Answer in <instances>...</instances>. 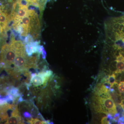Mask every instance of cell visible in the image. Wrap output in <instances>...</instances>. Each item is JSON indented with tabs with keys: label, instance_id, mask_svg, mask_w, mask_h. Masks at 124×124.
I'll use <instances>...</instances> for the list:
<instances>
[{
	"label": "cell",
	"instance_id": "cell-1",
	"mask_svg": "<svg viewBox=\"0 0 124 124\" xmlns=\"http://www.w3.org/2000/svg\"><path fill=\"white\" fill-rule=\"evenodd\" d=\"M0 50V67L4 69L11 67L16 56L15 49L11 45L6 44Z\"/></svg>",
	"mask_w": 124,
	"mask_h": 124
},
{
	"label": "cell",
	"instance_id": "cell-2",
	"mask_svg": "<svg viewBox=\"0 0 124 124\" xmlns=\"http://www.w3.org/2000/svg\"><path fill=\"white\" fill-rule=\"evenodd\" d=\"M97 102V112L114 115L117 113L116 106L111 97L102 98L94 95Z\"/></svg>",
	"mask_w": 124,
	"mask_h": 124
},
{
	"label": "cell",
	"instance_id": "cell-3",
	"mask_svg": "<svg viewBox=\"0 0 124 124\" xmlns=\"http://www.w3.org/2000/svg\"><path fill=\"white\" fill-rule=\"evenodd\" d=\"M24 123L17 104L12 111L10 117H9L5 124H24Z\"/></svg>",
	"mask_w": 124,
	"mask_h": 124
},
{
	"label": "cell",
	"instance_id": "cell-4",
	"mask_svg": "<svg viewBox=\"0 0 124 124\" xmlns=\"http://www.w3.org/2000/svg\"><path fill=\"white\" fill-rule=\"evenodd\" d=\"M28 10L27 7H20L18 10L17 12L14 15H11L12 17L15 15H17L20 18L22 19L25 16H29L28 15Z\"/></svg>",
	"mask_w": 124,
	"mask_h": 124
},
{
	"label": "cell",
	"instance_id": "cell-5",
	"mask_svg": "<svg viewBox=\"0 0 124 124\" xmlns=\"http://www.w3.org/2000/svg\"><path fill=\"white\" fill-rule=\"evenodd\" d=\"M116 70L114 73H122V72L124 71V61H116Z\"/></svg>",
	"mask_w": 124,
	"mask_h": 124
},
{
	"label": "cell",
	"instance_id": "cell-6",
	"mask_svg": "<svg viewBox=\"0 0 124 124\" xmlns=\"http://www.w3.org/2000/svg\"><path fill=\"white\" fill-rule=\"evenodd\" d=\"M28 123L30 124H47V121H41L37 118H31L27 121Z\"/></svg>",
	"mask_w": 124,
	"mask_h": 124
},
{
	"label": "cell",
	"instance_id": "cell-7",
	"mask_svg": "<svg viewBox=\"0 0 124 124\" xmlns=\"http://www.w3.org/2000/svg\"><path fill=\"white\" fill-rule=\"evenodd\" d=\"M8 4L7 0H0V16L1 15V10L6 9ZM1 27L0 26V31Z\"/></svg>",
	"mask_w": 124,
	"mask_h": 124
},
{
	"label": "cell",
	"instance_id": "cell-8",
	"mask_svg": "<svg viewBox=\"0 0 124 124\" xmlns=\"http://www.w3.org/2000/svg\"><path fill=\"white\" fill-rule=\"evenodd\" d=\"M108 81L110 84L111 87H112L113 85L116 83L115 74L113 73V74L108 76Z\"/></svg>",
	"mask_w": 124,
	"mask_h": 124
},
{
	"label": "cell",
	"instance_id": "cell-9",
	"mask_svg": "<svg viewBox=\"0 0 124 124\" xmlns=\"http://www.w3.org/2000/svg\"><path fill=\"white\" fill-rule=\"evenodd\" d=\"M117 89L120 93H124V81L120 82L119 84L118 85Z\"/></svg>",
	"mask_w": 124,
	"mask_h": 124
},
{
	"label": "cell",
	"instance_id": "cell-10",
	"mask_svg": "<svg viewBox=\"0 0 124 124\" xmlns=\"http://www.w3.org/2000/svg\"><path fill=\"white\" fill-rule=\"evenodd\" d=\"M101 123L102 124H109V122L106 116H104L102 118L101 120Z\"/></svg>",
	"mask_w": 124,
	"mask_h": 124
},
{
	"label": "cell",
	"instance_id": "cell-11",
	"mask_svg": "<svg viewBox=\"0 0 124 124\" xmlns=\"http://www.w3.org/2000/svg\"><path fill=\"white\" fill-rule=\"evenodd\" d=\"M117 123L119 124H124V115L119 118Z\"/></svg>",
	"mask_w": 124,
	"mask_h": 124
},
{
	"label": "cell",
	"instance_id": "cell-12",
	"mask_svg": "<svg viewBox=\"0 0 124 124\" xmlns=\"http://www.w3.org/2000/svg\"><path fill=\"white\" fill-rule=\"evenodd\" d=\"M122 24H123V25H124V22H123V23H122Z\"/></svg>",
	"mask_w": 124,
	"mask_h": 124
},
{
	"label": "cell",
	"instance_id": "cell-13",
	"mask_svg": "<svg viewBox=\"0 0 124 124\" xmlns=\"http://www.w3.org/2000/svg\"></svg>",
	"mask_w": 124,
	"mask_h": 124
}]
</instances>
